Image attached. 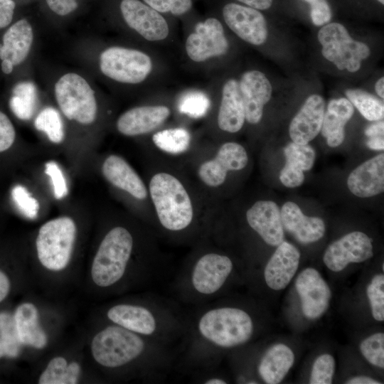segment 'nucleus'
<instances>
[{
  "label": "nucleus",
  "mask_w": 384,
  "mask_h": 384,
  "mask_svg": "<svg viewBox=\"0 0 384 384\" xmlns=\"http://www.w3.org/2000/svg\"><path fill=\"white\" fill-rule=\"evenodd\" d=\"M254 321L245 309L231 306H208L189 316L188 329L177 359L185 370L210 368L215 353L249 342Z\"/></svg>",
  "instance_id": "f257e3e1"
},
{
  "label": "nucleus",
  "mask_w": 384,
  "mask_h": 384,
  "mask_svg": "<svg viewBox=\"0 0 384 384\" xmlns=\"http://www.w3.org/2000/svg\"><path fill=\"white\" fill-rule=\"evenodd\" d=\"M90 349L94 360L102 367L117 370L137 366L151 380L166 375L178 354L174 348L114 324L94 336Z\"/></svg>",
  "instance_id": "f03ea898"
},
{
  "label": "nucleus",
  "mask_w": 384,
  "mask_h": 384,
  "mask_svg": "<svg viewBox=\"0 0 384 384\" xmlns=\"http://www.w3.org/2000/svg\"><path fill=\"white\" fill-rule=\"evenodd\" d=\"M106 316L112 324L172 348L177 344L180 349L189 323V316L179 308L151 297L142 303L114 304Z\"/></svg>",
  "instance_id": "7ed1b4c3"
},
{
  "label": "nucleus",
  "mask_w": 384,
  "mask_h": 384,
  "mask_svg": "<svg viewBox=\"0 0 384 384\" xmlns=\"http://www.w3.org/2000/svg\"><path fill=\"white\" fill-rule=\"evenodd\" d=\"M182 22L186 61L195 68L210 71L230 49L225 24L217 13L199 15L196 11Z\"/></svg>",
  "instance_id": "20e7f679"
},
{
  "label": "nucleus",
  "mask_w": 384,
  "mask_h": 384,
  "mask_svg": "<svg viewBox=\"0 0 384 384\" xmlns=\"http://www.w3.org/2000/svg\"><path fill=\"white\" fill-rule=\"evenodd\" d=\"M233 260L226 255L207 252L198 256L187 270L180 272L175 283L179 299L199 304L215 297L233 271Z\"/></svg>",
  "instance_id": "39448f33"
},
{
  "label": "nucleus",
  "mask_w": 384,
  "mask_h": 384,
  "mask_svg": "<svg viewBox=\"0 0 384 384\" xmlns=\"http://www.w3.org/2000/svg\"><path fill=\"white\" fill-rule=\"evenodd\" d=\"M101 73L114 82L138 85L154 84L165 73L163 61L151 50L112 46L104 49L99 57Z\"/></svg>",
  "instance_id": "423d86ee"
},
{
  "label": "nucleus",
  "mask_w": 384,
  "mask_h": 384,
  "mask_svg": "<svg viewBox=\"0 0 384 384\" xmlns=\"http://www.w3.org/2000/svg\"><path fill=\"white\" fill-rule=\"evenodd\" d=\"M149 191L164 229L180 233L190 227L193 220L192 201L176 176L166 172L154 174L149 182Z\"/></svg>",
  "instance_id": "0eeeda50"
},
{
  "label": "nucleus",
  "mask_w": 384,
  "mask_h": 384,
  "mask_svg": "<svg viewBox=\"0 0 384 384\" xmlns=\"http://www.w3.org/2000/svg\"><path fill=\"white\" fill-rule=\"evenodd\" d=\"M134 247L130 231L122 226L110 229L102 240L91 267L93 282L99 287L110 288L125 276Z\"/></svg>",
  "instance_id": "6e6552de"
},
{
  "label": "nucleus",
  "mask_w": 384,
  "mask_h": 384,
  "mask_svg": "<svg viewBox=\"0 0 384 384\" xmlns=\"http://www.w3.org/2000/svg\"><path fill=\"white\" fill-rule=\"evenodd\" d=\"M77 235V226L69 216H60L43 224L36 240L41 264L50 271H60L70 262Z\"/></svg>",
  "instance_id": "1a4fd4ad"
},
{
  "label": "nucleus",
  "mask_w": 384,
  "mask_h": 384,
  "mask_svg": "<svg viewBox=\"0 0 384 384\" xmlns=\"http://www.w3.org/2000/svg\"><path fill=\"white\" fill-rule=\"evenodd\" d=\"M117 10L125 26L151 45L169 43L174 37L175 20L142 0H119Z\"/></svg>",
  "instance_id": "9d476101"
},
{
  "label": "nucleus",
  "mask_w": 384,
  "mask_h": 384,
  "mask_svg": "<svg viewBox=\"0 0 384 384\" xmlns=\"http://www.w3.org/2000/svg\"><path fill=\"white\" fill-rule=\"evenodd\" d=\"M318 40L322 46L323 56L340 70L357 72L362 60L370 55L369 47L353 39L345 26L338 23L322 26L318 32Z\"/></svg>",
  "instance_id": "9b49d317"
},
{
  "label": "nucleus",
  "mask_w": 384,
  "mask_h": 384,
  "mask_svg": "<svg viewBox=\"0 0 384 384\" xmlns=\"http://www.w3.org/2000/svg\"><path fill=\"white\" fill-rule=\"evenodd\" d=\"M55 96L63 114L81 124H90L97 114L95 92L82 76L70 73L60 77L55 85Z\"/></svg>",
  "instance_id": "f8f14e48"
},
{
  "label": "nucleus",
  "mask_w": 384,
  "mask_h": 384,
  "mask_svg": "<svg viewBox=\"0 0 384 384\" xmlns=\"http://www.w3.org/2000/svg\"><path fill=\"white\" fill-rule=\"evenodd\" d=\"M218 14L225 26L242 41L255 46L267 41V23L260 11L231 1L220 6Z\"/></svg>",
  "instance_id": "ddd939ff"
},
{
  "label": "nucleus",
  "mask_w": 384,
  "mask_h": 384,
  "mask_svg": "<svg viewBox=\"0 0 384 384\" xmlns=\"http://www.w3.org/2000/svg\"><path fill=\"white\" fill-rule=\"evenodd\" d=\"M373 256V240L361 231L351 232L331 243L323 262L332 272L343 270L351 263H360Z\"/></svg>",
  "instance_id": "4468645a"
},
{
  "label": "nucleus",
  "mask_w": 384,
  "mask_h": 384,
  "mask_svg": "<svg viewBox=\"0 0 384 384\" xmlns=\"http://www.w3.org/2000/svg\"><path fill=\"white\" fill-rule=\"evenodd\" d=\"M248 156L240 144L228 142L218 149L215 156L203 162L198 170L201 181L209 187L222 185L229 171H240L247 164Z\"/></svg>",
  "instance_id": "2eb2a0df"
},
{
  "label": "nucleus",
  "mask_w": 384,
  "mask_h": 384,
  "mask_svg": "<svg viewBox=\"0 0 384 384\" xmlns=\"http://www.w3.org/2000/svg\"><path fill=\"white\" fill-rule=\"evenodd\" d=\"M295 287L306 319H316L325 314L330 304L331 292L319 272L312 267L303 270L296 279Z\"/></svg>",
  "instance_id": "dca6fc26"
},
{
  "label": "nucleus",
  "mask_w": 384,
  "mask_h": 384,
  "mask_svg": "<svg viewBox=\"0 0 384 384\" xmlns=\"http://www.w3.org/2000/svg\"><path fill=\"white\" fill-rule=\"evenodd\" d=\"M171 107L165 103L136 106L123 112L116 122L117 131L127 137L151 133L159 129L171 117Z\"/></svg>",
  "instance_id": "f3484780"
},
{
  "label": "nucleus",
  "mask_w": 384,
  "mask_h": 384,
  "mask_svg": "<svg viewBox=\"0 0 384 384\" xmlns=\"http://www.w3.org/2000/svg\"><path fill=\"white\" fill-rule=\"evenodd\" d=\"M243 100L245 121L257 124L262 119L265 105L272 94V85L261 71L249 70L244 72L238 80Z\"/></svg>",
  "instance_id": "a211bd4d"
},
{
  "label": "nucleus",
  "mask_w": 384,
  "mask_h": 384,
  "mask_svg": "<svg viewBox=\"0 0 384 384\" xmlns=\"http://www.w3.org/2000/svg\"><path fill=\"white\" fill-rule=\"evenodd\" d=\"M220 97L216 115L219 129L227 133H237L243 127L245 114L238 80L230 78L219 87Z\"/></svg>",
  "instance_id": "6ab92c4d"
},
{
  "label": "nucleus",
  "mask_w": 384,
  "mask_h": 384,
  "mask_svg": "<svg viewBox=\"0 0 384 384\" xmlns=\"http://www.w3.org/2000/svg\"><path fill=\"white\" fill-rule=\"evenodd\" d=\"M249 226L265 243L277 246L284 240L280 209L272 201H258L246 213Z\"/></svg>",
  "instance_id": "aec40b11"
},
{
  "label": "nucleus",
  "mask_w": 384,
  "mask_h": 384,
  "mask_svg": "<svg viewBox=\"0 0 384 384\" xmlns=\"http://www.w3.org/2000/svg\"><path fill=\"white\" fill-rule=\"evenodd\" d=\"M300 257L299 250L283 240L265 265L264 278L266 284L274 290L284 289L295 275Z\"/></svg>",
  "instance_id": "412c9836"
},
{
  "label": "nucleus",
  "mask_w": 384,
  "mask_h": 384,
  "mask_svg": "<svg viewBox=\"0 0 384 384\" xmlns=\"http://www.w3.org/2000/svg\"><path fill=\"white\" fill-rule=\"evenodd\" d=\"M325 101L319 95H310L290 122L289 133L292 142L307 144L321 129Z\"/></svg>",
  "instance_id": "4be33fe9"
},
{
  "label": "nucleus",
  "mask_w": 384,
  "mask_h": 384,
  "mask_svg": "<svg viewBox=\"0 0 384 384\" xmlns=\"http://www.w3.org/2000/svg\"><path fill=\"white\" fill-rule=\"evenodd\" d=\"M280 213L283 228L298 242L312 243L324 235L326 227L324 220L319 217L304 215L297 203L286 202Z\"/></svg>",
  "instance_id": "5701e85b"
},
{
  "label": "nucleus",
  "mask_w": 384,
  "mask_h": 384,
  "mask_svg": "<svg viewBox=\"0 0 384 384\" xmlns=\"http://www.w3.org/2000/svg\"><path fill=\"white\" fill-rule=\"evenodd\" d=\"M347 186L356 196L368 198L384 191V154L368 159L349 174Z\"/></svg>",
  "instance_id": "b1692460"
},
{
  "label": "nucleus",
  "mask_w": 384,
  "mask_h": 384,
  "mask_svg": "<svg viewBox=\"0 0 384 384\" xmlns=\"http://www.w3.org/2000/svg\"><path fill=\"white\" fill-rule=\"evenodd\" d=\"M104 177L114 186L128 193L138 200L147 196V189L134 169L123 158L112 154L102 166Z\"/></svg>",
  "instance_id": "393cba45"
},
{
  "label": "nucleus",
  "mask_w": 384,
  "mask_h": 384,
  "mask_svg": "<svg viewBox=\"0 0 384 384\" xmlns=\"http://www.w3.org/2000/svg\"><path fill=\"white\" fill-rule=\"evenodd\" d=\"M285 164L279 173L281 183L287 188H296L304 181V171H309L314 163L315 151L308 144L289 143L284 149Z\"/></svg>",
  "instance_id": "a878e982"
},
{
  "label": "nucleus",
  "mask_w": 384,
  "mask_h": 384,
  "mask_svg": "<svg viewBox=\"0 0 384 384\" xmlns=\"http://www.w3.org/2000/svg\"><path fill=\"white\" fill-rule=\"evenodd\" d=\"M354 113L351 102L344 97L329 101L324 112L321 134L330 147L340 146L345 138V126Z\"/></svg>",
  "instance_id": "bb28decb"
},
{
  "label": "nucleus",
  "mask_w": 384,
  "mask_h": 384,
  "mask_svg": "<svg viewBox=\"0 0 384 384\" xmlns=\"http://www.w3.org/2000/svg\"><path fill=\"white\" fill-rule=\"evenodd\" d=\"M33 40V28L29 22L26 19L17 21L3 36V43H0V59H9L14 65H19L28 56Z\"/></svg>",
  "instance_id": "cd10ccee"
},
{
  "label": "nucleus",
  "mask_w": 384,
  "mask_h": 384,
  "mask_svg": "<svg viewBox=\"0 0 384 384\" xmlns=\"http://www.w3.org/2000/svg\"><path fill=\"white\" fill-rule=\"evenodd\" d=\"M294 353L284 343L270 347L260 360L257 370L260 377L267 384H277L285 378L294 363Z\"/></svg>",
  "instance_id": "c85d7f7f"
},
{
  "label": "nucleus",
  "mask_w": 384,
  "mask_h": 384,
  "mask_svg": "<svg viewBox=\"0 0 384 384\" xmlns=\"http://www.w3.org/2000/svg\"><path fill=\"white\" fill-rule=\"evenodd\" d=\"M14 321L18 340L21 344L41 349L46 346L48 338L40 327L38 312L31 303H23L15 311Z\"/></svg>",
  "instance_id": "c756f323"
},
{
  "label": "nucleus",
  "mask_w": 384,
  "mask_h": 384,
  "mask_svg": "<svg viewBox=\"0 0 384 384\" xmlns=\"http://www.w3.org/2000/svg\"><path fill=\"white\" fill-rule=\"evenodd\" d=\"M81 367L77 362L68 363L61 356L52 358L38 378L39 384H75L80 376Z\"/></svg>",
  "instance_id": "7c9ffc66"
},
{
  "label": "nucleus",
  "mask_w": 384,
  "mask_h": 384,
  "mask_svg": "<svg viewBox=\"0 0 384 384\" xmlns=\"http://www.w3.org/2000/svg\"><path fill=\"white\" fill-rule=\"evenodd\" d=\"M151 139L160 150L171 154H180L188 149L192 137L186 128L174 127L155 131Z\"/></svg>",
  "instance_id": "2f4dec72"
},
{
  "label": "nucleus",
  "mask_w": 384,
  "mask_h": 384,
  "mask_svg": "<svg viewBox=\"0 0 384 384\" xmlns=\"http://www.w3.org/2000/svg\"><path fill=\"white\" fill-rule=\"evenodd\" d=\"M176 107L182 114L193 119L206 116L211 109L210 93L200 89H189L178 95Z\"/></svg>",
  "instance_id": "473e14b6"
},
{
  "label": "nucleus",
  "mask_w": 384,
  "mask_h": 384,
  "mask_svg": "<svg viewBox=\"0 0 384 384\" xmlns=\"http://www.w3.org/2000/svg\"><path fill=\"white\" fill-rule=\"evenodd\" d=\"M37 91L31 82H21L15 85L9 100L13 113L20 119H30L35 111Z\"/></svg>",
  "instance_id": "72a5a7b5"
},
{
  "label": "nucleus",
  "mask_w": 384,
  "mask_h": 384,
  "mask_svg": "<svg viewBox=\"0 0 384 384\" xmlns=\"http://www.w3.org/2000/svg\"><path fill=\"white\" fill-rule=\"evenodd\" d=\"M347 99L360 113L369 121L383 119V102L373 95L360 89H348L345 92Z\"/></svg>",
  "instance_id": "f704fd0d"
},
{
  "label": "nucleus",
  "mask_w": 384,
  "mask_h": 384,
  "mask_svg": "<svg viewBox=\"0 0 384 384\" xmlns=\"http://www.w3.org/2000/svg\"><path fill=\"white\" fill-rule=\"evenodd\" d=\"M34 126L37 130L44 132L54 144L61 143L65 138L60 114L53 107H48L42 110L34 120Z\"/></svg>",
  "instance_id": "c9c22d12"
},
{
  "label": "nucleus",
  "mask_w": 384,
  "mask_h": 384,
  "mask_svg": "<svg viewBox=\"0 0 384 384\" xmlns=\"http://www.w3.org/2000/svg\"><path fill=\"white\" fill-rule=\"evenodd\" d=\"M161 14L183 21L195 11L199 0H142Z\"/></svg>",
  "instance_id": "e433bc0d"
},
{
  "label": "nucleus",
  "mask_w": 384,
  "mask_h": 384,
  "mask_svg": "<svg viewBox=\"0 0 384 384\" xmlns=\"http://www.w3.org/2000/svg\"><path fill=\"white\" fill-rule=\"evenodd\" d=\"M21 343L15 328L14 318L6 313L0 314V358L18 356Z\"/></svg>",
  "instance_id": "4c0bfd02"
},
{
  "label": "nucleus",
  "mask_w": 384,
  "mask_h": 384,
  "mask_svg": "<svg viewBox=\"0 0 384 384\" xmlns=\"http://www.w3.org/2000/svg\"><path fill=\"white\" fill-rule=\"evenodd\" d=\"M366 294L374 319L384 321V275L378 274L370 280L366 288Z\"/></svg>",
  "instance_id": "58836bf2"
},
{
  "label": "nucleus",
  "mask_w": 384,
  "mask_h": 384,
  "mask_svg": "<svg viewBox=\"0 0 384 384\" xmlns=\"http://www.w3.org/2000/svg\"><path fill=\"white\" fill-rule=\"evenodd\" d=\"M363 356L372 365L384 368V334L379 332L366 338L360 344Z\"/></svg>",
  "instance_id": "ea45409f"
},
{
  "label": "nucleus",
  "mask_w": 384,
  "mask_h": 384,
  "mask_svg": "<svg viewBox=\"0 0 384 384\" xmlns=\"http://www.w3.org/2000/svg\"><path fill=\"white\" fill-rule=\"evenodd\" d=\"M334 358L329 353H324L314 361L309 378L311 384H330L335 373Z\"/></svg>",
  "instance_id": "a19ab883"
},
{
  "label": "nucleus",
  "mask_w": 384,
  "mask_h": 384,
  "mask_svg": "<svg viewBox=\"0 0 384 384\" xmlns=\"http://www.w3.org/2000/svg\"><path fill=\"white\" fill-rule=\"evenodd\" d=\"M12 199L21 212L33 219L38 213L39 203L28 189L22 185L15 186L11 191Z\"/></svg>",
  "instance_id": "79ce46f5"
},
{
  "label": "nucleus",
  "mask_w": 384,
  "mask_h": 384,
  "mask_svg": "<svg viewBox=\"0 0 384 384\" xmlns=\"http://www.w3.org/2000/svg\"><path fill=\"white\" fill-rule=\"evenodd\" d=\"M45 173L50 177L56 199H62L68 193L66 180L61 169L55 161H48L45 164Z\"/></svg>",
  "instance_id": "37998d69"
},
{
  "label": "nucleus",
  "mask_w": 384,
  "mask_h": 384,
  "mask_svg": "<svg viewBox=\"0 0 384 384\" xmlns=\"http://www.w3.org/2000/svg\"><path fill=\"white\" fill-rule=\"evenodd\" d=\"M311 6V18L317 26L328 23L331 18V11L326 0H304Z\"/></svg>",
  "instance_id": "c03bdc74"
},
{
  "label": "nucleus",
  "mask_w": 384,
  "mask_h": 384,
  "mask_svg": "<svg viewBox=\"0 0 384 384\" xmlns=\"http://www.w3.org/2000/svg\"><path fill=\"white\" fill-rule=\"evenodd\" d=\"M15 138L16 132L12 122L0 111V152L9 149L13 145Z\"/></svg>",
  "instance_id": "a18cd8bd"
},
{
  "label": "nucleus",
  "mask_w": 384,
  "mask_h": 384,
  "mask_svg": "<svg viewBox=\"0 0 384 384\" xmlns=\"http://www.w3.org/2000/svg\"><path fill=\"white\" fill-rule=\"evenodd\" d=\"M49 9L59 16H66L78 8L76 0H46Z\"/></svg>",
  "instance_id": "49530a36"
},
{
  "label": "nucleus",
  "mask_w": 384,
  "mask_h": 384,
  "mask_svg": "<svg viewBox=\"0 0 384 384\" xmlns=\"http://www.w3.org/2000/svg\"><path fill=\"white\" fill-rule=\"evenodd\" d=\"M15 6V2L13 0H0V28L11 23Z\"/></svg>",
  "instance_id": "de8ad7c7"
},
{
  "label": "nucleus",
  "mask_w": 384,
  "mask_h": 384,
  "mask_svg": "<svg viewBox=\"0 0 384 384\" xmlns=\"http://www.w3.org/2000/svg\"><path fill=\"white\" fill-rule=\"evenodd\" d=\"M237 3L257 9L267 10L272 4V0H235Z\"/></svg>",
  "instance_id": "09e8293b"
},
{
  "label": "nucleus",
  "mask_w": 384,
  "mask_h": 384,
  "mask_svg": "<svg viewBox=\"0 0 384 384\" xmlns=\"http://www.w3.org/2000/svg\"><path fill=\"white\" fill-rule=\"evenodd\" d=\"M384 132V122L383 121L378 120L369 125L365 130V134L370 137L383 136Z\"/></svg>",
  "instance_id": "8fccbe9b"
},
{
  "label": "nucleus",
  "mask_w": 384,
  "mask_h": 384,
  "mask_svg": "<svg viewBox=\"0 0 384 384\" xmlns=\"http://www.w3.org/2000/svg\"><path fill=\"white\" fill-rule=\"evenodd\" d=\"M10 281L4 272L0 270V302L9 294Z\"/></svg>",
  "instance_id": "3c124183"
},
{
  "label": "nucleus",
  "mask_w": 384,
  "mask_h": 384,
  "mask_svg": "<svg viewBox=\"0 0 384 384\" xmlns=\"http://www.w3.org/2000/svg\"><path fill=\"white\" fill-rule=\"evenodd\" d=\"M347 384H380L381 383L374 378L366 375H358L348 379Z\"/></svg>",
  "instance_id": "603ef678"
},
{
  "label": "nucleus",
  "mask_w": 384,
  "mask_h": 384,
  "mask_svg": "<svg viewBox=\"0 0 384 384\" xmlns=\"http://www.w3.org/2000/svg\"><path fill=\"white\" fill-rule=\"evenodd\" d=\"M367 146L373 150L381 151L384 149L383 136L370 137L366 142Z\"/></svg>",
  "instance_id": "864d4df0"
},
{
  "label": "nucleus",
  "mask_w": 384,
  "mask_h": 384,
  "mask_svg": "<svg viewBox=\"0 0 384 384\" xmlns=\"http://www.w3.org/2000/svg\"><path fill=\"white\" fill-rule=\"evenodd\" d=\"M202 383L204 384H226L228 383L227 380L219 377L218 375H210V374L207 373L206 375H204V378L201 379Z\"/></svg>",
  "instance_id": "5fc2aeb1"
},
{
  "label": "nucleus",
  "mask_w": 384,
  "mask_h": 384,
  "mask_svg": "<svg viewBox=\"0 0 384 384\" xmlns=\"http://www.w3.org/2000/svg\"><path fill=\"white\" fill-rule=\"evenodd\" d=\"M375 90L378 96L384 98V78L382 77L378 80L375 85Z\"/></svg>",
  "instance_id": "6e6d98bb"
},
{
  "label": "nucleus",
  "mask_w": 384,
  "mask_h": 384,
  "mask_svg": "<svg viewBox=\"0 0 384 384\" xmlns=\"http://www.w3.org/2000/svg\"><path fill=\"white\" fill-rule=\"evenodd\" d=\"M13 63L9 59H4L1 62V70L5 74H10L14 68Z\"/></svg>",
  "instance_id": "4d7b16f0"
},
{
  "label": "nucleus",
  "mask_w": 384,
  "mask_h": 384,
  "mask_svg": "<svg viewBox=\"0 0 384 384\" xmlns=\"http://www.w3.org/2000/svg\"><path fill=\"white\" fill-rule=\"evenodd\" d=\"M377 1H379L382 4H384V0H377Z\"/></svg>",
  "instance_id": "13d9d810"
}]
</instances>
